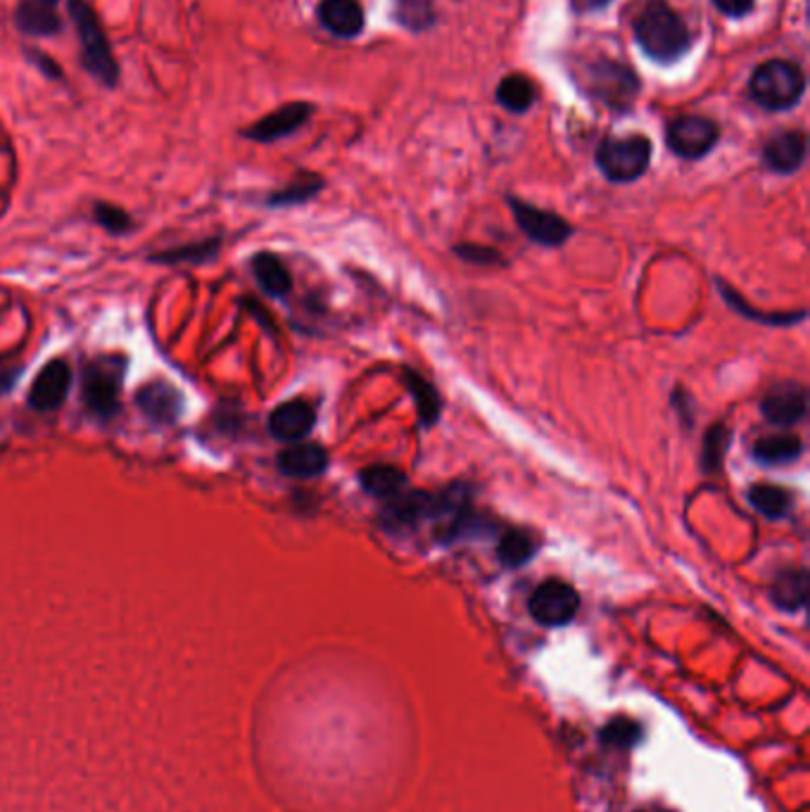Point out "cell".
Here are the masks:
<instances>
[{
    "label": "cell",
    "instance_id": "6da1fadb",
    "mask_svg": "<svg viewBox=\"0 0 810 812\" xmlns=\"http://www.w3.org/2000/svg\"><path fill=\"white\" fill-rule=\"evenodd\" d=\"M635 36L639 48L658 63H675L692 45L687 24L664 0H652L642 10L635 22Z\"/></svg>",
    "mask_w": 810,
    "mask_h": 812
},
{
    "label": "cell",
    "instance_id": "7a4b0ae2",
    "mask_svg": "<svg viewBox=\"0 0 810 812\" xmlns=\"http://www.w3.org/2000/svg\"><path fill=\"white\" fill-rule=\"evenodd\" d=\"M806 90V77L799 65L787 59H768L763 63L748 81V94L763 110L779 112L797 105Z\"/></svg>",
    "mask_w": 810,
    "mask_h": 812
},
{
    "label": "cell",
    "instance_id": "3957f363",
    "mask_svg": "<svg viewBox=\"0 0 810 812\" xmlns=\"http://www.w3.org/2000/svg\"><path fill=\"white\" fill-rule=\"evenodd\" d=\"M652 162V141L644 135L627 139H606L596 147V167L613 184H633Z\"/></svg>",
    "mask_w": 810,
    "mask_h": 812
},
{
    "label": "cell",
    "instance_id": "277c9868",
    "mask_svg": "<svg viewBox=\"0 0 810 812\" xmlns=\"http://www.w3.org/2000/svg\"><path fill=\"white\" fill-rule=\"evenodd\" d=\"M69 14L74 18V24H77V32H79L81 51H84V65L91 69L94 77H98L100 81L112 86L119 77V69H117V63H114V57L110 53V43L102 34L96 12L88 8L84 0H72Z\"/></svg>",
    "mask_w": 810,
    "mask_h": 812
},
{
    "label": "cell",
    "instance_id": "5b68a950",
    "mask_svg": "<svg viewBox=\"0 0 810 812\" xmlns=\"http://www.w3.org/2000/svg\"><path fill=\"white\" fill-rule=\"evenodd\" d=\"M122 369L117 359H98L84 373V402L98 418H110L119 409Z\"/></svg>",
    "mask_w": 810,
    "mask_h": 812
},
{
    "label": "cell",
    "instance_id": "8992f818",
    "mask_svg": "<svg viewBox=\"0 0 810 812\" xmlns=\"http://www.w3.org/2000/svg\"><path fill=\"white\" fill-rule=\"evenodd\" d=\"M580 608V596L571 584L561 580H547L537 586L528 601V611L533 618L545 627L568 625Z\"/></svg>",
    "mask_w": 810,
    "mask_h": 812
},
{
    "label": "cell",
    "instance_id": "52a82bcc",
    "mask_svg": "<svg viewBox=\"0 0 810 812\" xmlns=\"http://www.w3.org/2000/svg\"><path fill=\"white\" fill-rule=\"evenodd\" d=\"M508 205H512L514 219L518 223V229L523 231V235L533 240V243L537 245L559 248L573 233L571 223L563 221L559 215L545 212V209L516 200V198H508Z\"/></svg>",
    "mask_w": 810,
    "mask_h": 812
},
{
    "label": "cell",
    "instance_id": "ba28073f",
    "mask_svg": "<svg viewBox=\"0 0 810 812\" xmlns=\"http://www.w3.org/2000/svg\"><path fill=\"white\" fill-rule=\"evenodd\" d=\"M718 127L707 117L687 114L675 119L668 129V145L682 160H701L718 143Z\"/></svg>",
    "mask_w": 810,
    "mask_h": 812
},
{
    "label": "cell",
    "instance_id": "9c48e42d",
    "mask_svg": "<svg viewBox=\"0 0 810 812\" xmlns=\"http://www.w3.org/2000/svg\"><path fill=\"white\" fill-rule=\"evenodd\" d=\"M760 412L773 426H797L808 414V389L799 383H777L765 393Z\"/></svg>",
    "mask_w": 810,
    "mask_h": 812
},
{
    "label": "cell",
    "instance_id": "30bf717a",
    "mask_svg": "<svg viewBox=\"0 0 810 812\" xmlns=\"http://www.w3.org/2000/svg\"><path fill=\"white\" fill-rule=\"evenodd\" d=\"M592 90L606 105H611V108L625 110L627 105H633V100L637 98L639 84L635 79V74L627 67L602 59V63L592 69Z\"/></svg>",
    "mask_w": 810,
    "mask_h": 812
},
{
    "label": "cell",
    "instance_id": "8fae6325",
    "mask_svg": "<svg viewBox=\"0 0 810 812\" xmlns=\"http://www.w3.org/2000/svg\"><path fill=\"white\" fill-rule=\"evenodd\" d=\"M69 389H72V371L67 366V361L55 359L51 364L43 366L41 373L36 375L32 389H29V404H32L36 412H55L65 404Z\"/></svg>",
    "mask_w": 810,
    "mask_h": 812
},
{
    "label": "cell",
    "instance_id": "7c38bea8",
    "mask_svg": "<svg viewBox=\"0 0 810 812\" xmlns=\"http://www.w3.org/2000/svg\"><path fill=\"white\" fill-rule=\"evenodd\" d=\"M433 504H435V494L404 490L395 494L393 500L385 502V508L381 514L383 525L387 530L416 528V525H422L424 520H430Z\"/></svg>",
    "mask_w": 810,
    "mask_h": 812
},
{
    "label": "cell",
    "instance_id": "4fadbf2b",
    "mask_svg": "<svg viewBox=\"0 0 810 812\" xmlns=\"http://www.w3.org/2000/svg\"><path fill=\"white\" fill-rule=\"evenodd\" d=\"M317 424V412L305 399H291L278 404L269 416V432L274 435L278 442H299L311 432Z\"/></svg>",
    "mask_w": 810,
    "mask_h": 812
},
{
    "label": "cell",
    "instance_id": "5bb4252c",
    "mask_svg": "<svg viewBox=\"0 0 810 812\" xmlns=\"http://www.w3.org/2000/svg\"><path fill=\"white\" fill-rule=\"evenodd\" d=\"M806 160V135L801 131H782L763 147L765 167L777 174H793Z\"/></svg>",
    "mask_w": 810,
    "mask_h": 812
},
{
    "label": "cell",
    "instance_id": "9a60e30c",
    "mask_svg": "<svg viewBox=\"0 0 810 812\" xmlns=\"http://www.w3.org/2000/svg\"><path fill=\"white\" fill-rule=\"evenodd\" d=\"M311 114V108L305 102H293V105H286V108H281L276 112H272L269 117L260 119L258 124L250 127L245 131L248 139L252 141H260V143H272V141H278L283 139V135H291L293 131H297L299 127H303L307 119Z\"/></svg>",
    "mask_w": 810,
    "mask_h": 812
},
{
    "label": "cell",
    "instance_id": "2e32d148",
    "mask_svg": "<svg viewBox=\"0 0 810 812\" xmlns=\"http://www.w3.org/2000/svg\"><path fill=\"white\" fill-rule=\"evenodd\" d=\"M278 469L283 475L307 480L317 478L328 469V451L319 445L293 442L278 454Z\"/></svg>",
    "mask_w": 810,
    "mask_h": 812
},
{
    "label": "cell",
    "instance_id": "e0dca14e",
    "mask_svg": "<svg viewBox=\"0 0 810 812\" xmlns=\"http://www.w3.org/2000/svg\"><path fill=\"white\" fill-rule=\"evenodd\" d=\"M139 406L150 420H155V424H174V420L182 416L184 399L178 395V389L172 387L169 383L155 381L147 383L139 393Z\"/></svg>",
    "mask_w": 810,
    "mask_h": 812
},
{
    "label": "cell",
    "instance_id": "ac0fdd59",
    "mask_svg": "<svg viewBox=\"0 0 810 812\" xmlns=\"http://www.w3.org/2000/svg\"><path fill=\"white\" fill-rule=\"evenodd\" d=\"M319 20L333 36L354 39L364 29V10L357 0H324Z\"/></svg>",
    "mask_w": 810,
    "mask_h": 812
},
{
    "label": "cell",
    "instance_id": "d6986e66",
    "mask_svg": "<svg viewBox=\"0 0 810 812\" xmlns=\"http://www.w3.org/2000/svg\"><path fill=\"white\" fill-rule=\"evenodd\" d=\"M770 599L779 611L797 613L806 606L808 601V573L803 568H789L779 573L773 582Z\"/></svg>",
    "mask_w": 810,
    "mask_h": 812
},
{
    "label": "cell",
    "instance_id": "ffe728a7",
    "mask_svg": "<svg viewBox=\"0 0 810 812\" xmlns=\"http://www.w3.org/2000/svg\"><path fill=\"white\" fill-rule=\"evenodd\" d=\"M359 483H362L364 492H369L376 500H393L395 494L407 490V475L404 471L395 469V465H369L362 473H359Z\"/></svg>",
    "mask_w": 810,
    "mask_h": 812
},
{
    "label": "cell",
    "instance_id": "44dd1931",
    "mask_svg": "<svg viewBox=\"0 0 810 812\" xmlns=\"http://www.w3.org/2000/svg\"><path fill=\"white\" fill-rule=\"evenodd\" d=\"M252 274L264 288V293L274 295V297H283L286 293H291V288H293V278L288 274L286 264H283L272 252L254 254Z\"/></svg>",
    "mask_w": 810,
    "mask_h": 812
},
{
    "label": "cell",
    "instance_id": "7402d4cb",
    "mask_svg": "<svg viewBox=\"0 0 810 812\" xmlns=\"http://www.w3.org/2000/svg\"><path fill=\"white\" fill-rule=\"evenodd\" d=\"M803 454V442L799 435H770V438H760L754 447V459L763 465H782L793 463Z\"/></svg>",
    "mask_w": 810,
    "mask_h": 812
},
{
    "label": "cell",
    "instance_id": "603a6c76",
    "mask_svg": "<svg viewBox=\"0 0 810 812\" xmlns=\"http://www.w3.org/2000/svg\"><path fill=\"white\" fill-rule=\"evenodd\" d=\"M537 549H539V541L535 535H530L523 528H512L502 535L500 545H497V556H500L502 566L521 568L533 559Z\"/></svg>",
    "mask_w": 810,
    "mask_h": 812
},
{
    "label": "cell",
    "instance_id": "cb8c5ba5",
    "mask_svg": "<svg viewBox=\"0 0 810 812\" xmlns=\"http://www.w3.org/2000/svg\"><path fill=\"white\" fill-rule=\"evenodd\" d=\"M404 383H407L409 393L416 402V409H418V416H422L424 424L430 428L438 424V418L442 414V399L438 395V389H435L422 373L416 371H404Z\"/></svg>",
    "mask_w": 810,
    "mask_h": 812
},
{
    "label": "cell",
    "instance_id": "d4e9b609",
    "mask_svg": "<svg viewBox=\"0 0 810 812\" xmlns=\"http://www.w3.org/2000/svg\"><path fill=\"white\" fill-rule=\"evenodd\" d=\"M746 500L760 516L770 518V520L787 518L791 511V494L785 487H777V485H765V483L754 485L752 490H748Z\"/></svg>",
    "mask_w": 810,
    "mask_h": 812
},
{
    "label": "cell",
    "instance_id": "484cf974",
    "mask_svg": "<svg viewBox=\"0 0 810 812\" xmlns=\"http://www.w3.org/2000/svg\"><path fill=\"white\" fill-rule=\"evenodd\" d=\"M18 22L26 34L36 36H48L59 29L57 14L51 6H46V0H24L18 8Z\"/></svg>",
    "mask_w": 810,
    "mask_h": 812
},
{
    "label": "cell",
    "instance_id": "4316f807",
    "mask_svg": "<svg viewBox=\"0 0 810 812\" xmlns=\"http://www.w3.org/2000/svg\"><path fill=\"white\" fill-rule=\"evenodd\" d=\"M535 98L537 96H535L533 84L525 77H516V74L514 77L502 79V84L497 86V100L508 112H516V114L528 112L533 108Z\"/></svg>",
    "mask_w": 810,
    "mask_h": 812
},
{
    "label": "cell",
    "instance_id": "83f0119b",
    "mask_svg": "<svg viewBox=\"0 0 810 812\" xmlns=\"http://www.w3.org/2000/svg\"><path fill=\"white\" fill-rule=\"evenodd\" d=\"M718 285H720V290H723L725 303H727L734 311L744 314L746 319H752V321L770 323V326H789V323H799V321H803V319H806V314H803V311H799V314H777V316L773 314V316H763V314H758V309H752V307H748V305L744 303V299L737 295V290L727 288V285H725L723 281H718Z\"/></svg>",
    "mask_w": 810,
    "mask_h": 812
},
{
    "label": "cell",
    "instance_id": "f1b7e54d",
    "mask_svg": "<svg viewBox=\"0 0 810 812\" xmlns=\"http://www.w3.org/2000/svg\"><path fill=\"white\" fill-rule=\"evenodd\" d=\"M730 440H732V432L723 424H718L709 430L707 440H703V449H701V469L703 471H707V473L720 471V463H723V459H725Z\"/></svg>",
    "mask_w": 810,
    "mask_h": 812
},
{
    "label": "cell",
    "instance_id": "f546056e",
    "mask_svg": "<svg viewBox=\"0 0 810 812\" xmlns=\"http://www.w3.org/2000/svg\"><path fill=\"white\" fill-rule=\"evenodd\" d=\"M639 734L642 729L635 725V722L616 720V722H611V725H606V729L602 732V739L604 744H611L616 748H630L639 742Z\"/></svg>",
    "mask_w": 810,
    "mask_h": 812
},
{
    "label": "cell",
    "instance_id": "4dcf8cb0",
    "mask_svg": "<svg viewBox=\"0 0 810 812\" xmlns=\"http://www.w3.org/2000/svg\"><path fill=\"white\" fill-rule=\"evenodd\" d=\"M319 186H321L319 180H299V184H293L283 193H276L272 198V205H293V202L309 200L311 195L319 190Z\"/></svg>",
    "mask_w": 810,
    "mask_h": 812
},
{
    "label": "cell",
    "instance_id": "1f68e13d",
    "mask_svg": "<svg viewBox=\"0 0 810 812\" xmlns=\"http://www.w3.org/2000/svg\"><path fill=\"white\" fill-rule=\"evenodd\" d=\"M96 219L110 229L112 233H122L129 229V217L122 212V209L110 207V205H98L96 207Z\"/></svg>",
    "mask_w": 810,
    "mask_h": 812
},
{
    "label": "cell",
    "instance_id": "d6a6232c",
    "mask_svg": "<svg viewBox=\"0 0 810 812\" xmlns=\"http://www.w3.org/2000/svg\"><path fill=\"white\" fill-rule=\"evenodd\" d=\"M713 6L727 18H744L746 12H752L754 0H713Z\"/></svg>",
    "mask_w": 810,
    "mask_h": 812
},
{
    "label": "cell",
    "instance_id": "836d02e7",
    "mask_svg": "<svg viewBox=\"0 0 810 812\" xmlns=\"http://www.w3.org/2000/svg\"><path fill=\"white\" fill-rule=\"evenodd\" d=\"M457 252L461 254L463 260L469 262H478V264H492L497 262V252H492L488 248H475V245H461L457 248Z\"/></svg>",
    "mask_w": 810,
    "mask_h": 812
},
{
    "label": "cell",
    "instance_id": "e575fe53",
    "mask_svg": "<svg viewBox=\"0 0 810 812\" xmlns=\"http://www.w3.org/2000/svg\"><path fill=\"white\" fill-rule=\"evenodd\" d=\"M46 3H53V0H46Z\"/></svg>",
    "mask_w": 810,
    "mask_h": 812
}]
</instances>
